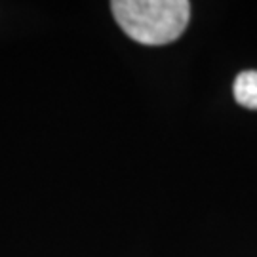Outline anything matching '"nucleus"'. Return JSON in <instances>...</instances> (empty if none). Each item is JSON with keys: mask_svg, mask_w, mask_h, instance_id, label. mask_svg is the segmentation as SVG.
Returning <instances> with one entry per match:
<instances>
[{"mask_svg": "<svg viewBox=\"0 0 257 257\" xmlns=\"http://www.w3.org/2000/svg\"><path fill=\"white\" fill-rule=\"evenodd\" d=\"M110 10L120 29L132 40L147 46L177 40L191 16L187 0H114Z\"/></svg>", "mask_w": 257, "mask_h": 257, "instance_id": "nucleus-1", "label": "nucleus"}, {"mask_svg": "<svg viewBox=\"0 0 257 257\" xmlns=\"http://www.w3.org/2000/svg\"><path fill=\"white\" fill-rule=\"evenodd\" d=\"M232 93L242 107L257 110V71L240 73L232 84Z\"/></svg>", "mask_w": 257, "mask_h": 257, "instance_id": "nucleus-2", "label": "nucleus"}]
</instances>
